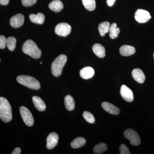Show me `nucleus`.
Masks as SVG:
<instances>
[{"instance_id":"7","label":"nucleus","mask_w":154,"mask_h":154,"mask_svg":"<svg viewBox=\"0 0 154 154\" xmlns=\"http://www.w3.org/2000/svg\"><path fill=\"white\" fill-rule=\"evenodd\" d=\"M71 26L69 24L63 22L56 25L54 31L59 36H66L71 33Z\"/></svg>"},{"instance_id":"31","label":"nucleus","mask_w":154,"mask_h":154,"mask_svg":"<svg viewBox=\"0 0 154 154\" xmlns=\"http://www.w3.org/2000/svg\"><path fill=\"white\" fill-rule=\"evenodd\" d=\"M21 152V149L20 148L17 147L14 149L12 152V154H20Z\"/></svg>"},{"instance_id":"2","label":"nucleus","mask_w":154,"mask_h":154,"mask_svg":"<svg viewBox=\"0 0 154 154\" xmlns=\"http://www.w3.org/2000/svg\"><path fill=\"white\" fill-rule=\"evenodd\" d=\"M12 116V108L9 101L4 97L0 98V118L4 122L11 121Z\"/></svg>"},{"instance_id":"12","label":"nucleus","mask_w":154,"mask_h":154,"mask_svg":"<svg viewBox=\"0 0 154 154\" xmlns=\"http://www.w3.org/2000/svg\"><path fill=\"white\" fill-rule=\"evenodd\" d=\"M102 108L105 111L113 115H118L120 110L116 106L108 102H103L102 104Z\"/></svg>"},{"instance_id":"18","label":"nucleus","mask_w":154,"mask_h":154,"mask_svg":"<svg viewBox=\"0 0 154 154\" xmlns=\"http://www.w3.org/2000/svg\"><path fill=\"white\" fill-rule=\"evenodd\" d=\"M93 52L96 56L99 58H103L105 56V48L101 44L96 43L93 45L92 48Z\"/></svg>"},{"instance_id":"20","label":"nucleus","mask_w":154,"mask_h":154,"mask_svg":"<svg viewBox=\"0 0 154 154\" xmlns=\"http://www.w3.org/2000/svg\"><path fill=\"white\" fill-rule=\"evenodd\" d=\"M64 104L66 108L69 111H72L74 109L75 102L73 98L70 95H67L64 99Z\"/></svg>"},{"instance_id":"26","label":"nucleus","mask_w":154,"mask_h":154,"mask_svg":"<svg viewBox=\"0 0 154 154\" xmlns=\"http://www.w3.org/2000/svg\"><path fill=\"white\" fill-rule=\"evenodd\" d=\"M16 38L13 36H10L7 38V46L9 50L13 51L16 48Z\"/></svg>"},{"instance_id":"13","label":"nucleus","mask_w":154,"mask_h":154,"mask_svg":"<svg viewBox=\"0 0 154 154\" xmlns=\"http://www.w3.org/2000/svg\"><path fill=\"white\" fill-rule=\"evenodd\" d=\"M132 76L135 81L140 84H143L145 80V76L143 72L139 69L133 70Z\"/></svg>"},{"instance_id":"6","label":"nucleus","mask_w":154,"mask_h":154,"mask_svg":"<svg viewBox=\"0 0 154 154\" xmlns=\"http://www.w3.org/2000/svg\"><path fill=\"white\" fill-rule=\"evenodd\" d=\"M20 113L23 121L27 126L31 127L34 124V119L33 115L27 107L21 106Z\"/></svg>"},{"instance_id":"24","label":"nucleus","mask_w":154,"mask_h":154,"mask_svg":"<svg viewBox=\"0 0 154 154\" xmlns=\"http://www.w3.org/2000/svg\"><path fill=\"white\" fill-rule=\"evenodd\" d=\"M83 5L88 11H92L96 8L95 0H82Z\"/></svg>"},{"instance_id":"17","label":"nucleus","mask_w":154,"mask_h":154,"mask_svg":"<svg viewBox=\"0 0 154 154\" xmlns=\"http://www.w3.org/2000/svg\"><path fill=\"white\" fill-rule=\"evenodd\" d=\"M29 18L31 22L39 25L43 24L45 20L44 14L41 13H38L37 14H30Z\"/></svg>"},{"instance_id":"14","label":"nucleus","mask_w":154,"mask_h":154,"mask_svg":"<svg viewBox=\"0 0 154 154\" xmlns=\"http://www.w3.org/2000/svg\"><path fill=\"white\" fill-rule=\"evenodd\" d=\"M95 74L94 69L91 67H86L80 70V75L84 79H88L94 76Z\"/></svg>"},{"instance_id":"4","label":"nucleus","mask_w":154,"mask_h":154,"mask_svg":"<svg viewBox=\"0 0 154 154\" xmlns=\"http://www.w3.org/2000/svg\"><path fill=\"white\" fill-rule=\"evenodd\" d=\"M17 80L19 84L32 90H37L40 88V83L35 78L27 75L18 76Z\"/></svg>"},{"instance_id":"32","label":"nucleus","mask_w":154,"mask_h":154,"mask_svg":"<svg viewBox=\"0 0 154 154\" xmlns=\"http://www.w3.org/2000/svg\"><path fill=\"white\" fill-rule=\"evenodd\" d=\"M116 0H107V5L109 7H112L114 5Z\"/></svg>"},{"instance_id":"5","label":"nucleus","mask_w":154,"mask_h":154,"mask_svg":"<svg viewBox=\"0 0 154 154\" xmlns=\"http://www.w3.org/2000/svg\"><path fill=\"white\" fill-rule=\"evenodd\" d=\"M124 136L130 141L131 145L137 146L140 144L141 141L139 135L133 129L128 128L125 130L124 131Z\"/></svg>"},{"instance_id":"34","label":"nucleus","mask_w":154,"mask_h":154,"mask_svg":"<svg viewBox=\"0 0 154 154\" xmlns=\"http://www.w3.org/2000/svg\"><path fill=\"white\" fill-rule=\"evenodd\" d=\"M40 64H42V62H40Z\"/></svg>"},{"instance_id":"33","label":"nucleus","mask_w":154,"mask_h":154,"mask_svg":"<svg viewBox=\"0 0 154 154\" xmlns=\"http://www.w3.org/2000/svg\"><path fill=\"white\" fill-rule=\"evenodd\" d=\"M9 2V0H0V4L2 5H6Z\"/></svg>"},{"instance_id":"9","label":"nucleus","mask_w":154,"mask_h":154,"mask_svg":"<svg viewBox=\"0 0 154 154\" xmlns=\"http://www.w3.org/2000/svg\"><path fill=\"white\" fill-rule=\"evenodd\" d=\"M120 94L122 98L126 102H131L133 101L134 95L132 91L125 85L121 86Z\"/></svg>"},{"instance_id":"29","label":"nucleus","mask_w":154,"mask_h":154,"mask_svg":"<svg viewBox=\"0 0 154 154\" xmlns=\"http://www.w3.org/2000/svg\"><path fill=\"white\" fill-rule=\"evenodd\" d=\"M37 2V0H22V3L25 7H30L34 5Z\"/></svg>"},{"instance_id":"21","label":"nucleus","mask_w":154,"mask_h":154,"mask_svg":"<svg viewBox=\"0 0 154 154\" xmlns=\"http://www.w3.org/2000/svg\"><path fill=\"white\" fill-rule=\"evenodd\" d=\"M110 25L108 22H104L100 23L98 27L99 34L101 36H104L106 33L109 32Z\"/></svg>"},{"instance_id":"30","label":"nucleus","mask_w":154,"mask_h":154,"mask_svg":"<svg viewBox=\"0 0 154 154\" xmlns=\"http://www.w3.org/2000/svg\"><path fill=\"white\" fill-rule=\"evenodd\" d=\"M7 38L5 36L1 35L0 36V48L4 49L7 46Z\"/></svg>"},{"instance_id":"23","label":"nucleus","mask_w":154,"mask_h":154,"mask_svg":"<svg viewBox=\"0 0 154 154\" xmlns=\"http://www.w3.org/2000/svg\"><path fill=\"white\" fill-rule=\"evenodd\" d=\"M120 29L119 28H117V24L116 23H113L110 25L109 30V36L110 38L114 39L117 38Z\"/></svg>"},{"instance_id":"35","label":"nucleus","mask_w":154,"mask_h":154,"mask_svg":"<svg viewBox=\"0 0 154 154\" xmlns=\"http://www.w3.org/2000/svg\"><path fill=\"white\" fill-rule=\"evenodd\" d=\"M153 56H154V54H153Z\"/></svg>"},{"instance_id":"27","label":"nucleus","mask_w":154,"mask_h":154,"mask_svg":"<svg viewBox=\"0 0 154 154\" xmlns=\"http://www.w3.org/2000/svg\"><path fill=\"white\" fill-rule=\"evenodd\" d=\"M83 116L84 119L87 122L90 123H94L95 122V117H94V115L89 111H84L83 113Z\"/></svg>"},{"instance_id":"10","label":"nucleus","mask_w":154,"mask_h":154,"mask_svg":"<svg viewBox=\"0 0 154 154\" xmlns=\"http://www.w3.org/2000/svg\"><path fill=\"white\" fill-rule=\"evenodd\" d=\"M25 17L22 14H17L11 17L10 20V24L12 27L18 28L21 27L24 24Z\"/></svg>"},{"instance_id":"1","label":"nucleus","mask_w":154,"mask_h":154,"mask_svg":"<svg viewBox=\"0 0 154 154\" xmlns=\"http://www.w3.org/2000/svg\"><path fill=\"white\" fill-rule=\"evenodd\" d=\"M22 50L25 54H28L34 59H38L42 54L41 50L38 48L34 41L28 39L22 45Z\"/></svg>"},{"instance_id":"28","label":"nucleus","mask_w":154,"mask_h":154,"mask_svg":"<svg viewBox=\"0 0 154 154\" xmlns=\"http://www.w3.org/2000/svg\"><path fill=\"white\" fill-rule=\"evenodd\" d=\"M119 152L120 154H131L129 149L125 144H121L119 147Z\"/></svg>"},{"instance_id":"16","label":"nucleus","mask_w":154,"mask_h":154,"mask_svg":"<svg viewBox=\"0 0 154 154\" xmlns=\"http://www.w3.org/2000/svg\"><path fill=\"white\" fill-rule=\"evenodd\" d=\"M32 101L35 107L40 111H43L46 109V105L44 101L37 96H33Z\"/></svg>"},{"instance_id":"19","label":"nucleus","mask_w":154,"mask_h":154,"mask_svg":"<svg viewBox=\"0 0 154 154\" xmlns=\"http://www.w3.org/2000/svg\"><path fill=\"white\" fill-rule=\"evenodd\" d=\"M48 7L51 11L58 13L63 8V5L60 0H53L50 3Z\"/></svg>"},{"instance_id":"25","label":"nucleus","mask_w":154,"mask_h":154,"mask_svg":"<svg viewBox=\"0 0 154 154\" xmlns=\"http://www.w3.org/2000/svg\"><path fill=\"white\" fill-rule=\"evenodd\" d=\"M107 149V146L106 144L101 143L97 144L94 146V152L95 154H102L106 151Z\"/></svg>"},{"instance_id":"15","label":"nucleus","mask_w":154,"mask_h":154,"mask_svg":"<svg viewBox=\"0 0 154 154\" xmlns=\"http://www.w3.org/2000/svg\"><path fill=\"white\" fill-rule=\"evenodd\" d=\"M135 49L133 46L129 45H123L120 47L119 52L123 56H129L134 54Z\"/></svg>"},{"instance_id":"3","label":"nucleus","mask_w":154,"mask_h":154,"mask_svg":"<svg viewBox=\"0 0 154 154\" xmlns=\"http://www.w3.org/2000/svg\"><path fill=\"white\" fill-rule=\"evenodd\" d=\"M66 56L61 54L58 56L53 62L51 64V71L54 76H60L62 72L63 69L67 61Z\"/></svg>"},{"instance_id":"8","label":"nucleus","mask_w":154,"mask_h":154,"mask_svg":"<svg viewBox=\"0 0 154 154\" xmlns=\"http://www.w3.org/2000/svg\"><path fill=\"white\" fill-rule=\"evenodd\" d=\"M134 17L139 23H144L148 21L151 18V16L148 11L139 9L135 13Z\"/></svg>"},{"instance_id":"11","label":"nucleus","mask_w":154,"mask_h":154,"mask_svg":"<svg viewBox=\"0 0 154 154\" xmlns=\"http://www.w3.org/2000/svg\"><path fill=\"white\" fill-rule=\"evenodd\" d=\"M59 136L56 132L51 133L47 138L46 147L48 149H53L57 145Z\"/></svg>"},{"instance_id":"22","label":"nucleus","mask_w":154,"mask_h":154,"mask_svg":"<svg viewBox=\"0 0 154 154\" xmlns=\"http://www.w3.org/2000/svg\"><path fill=\"white\" fill-rule=\"evenodd\" d=\"M86 143V140L85 138L79 137L75 139L71 143V146L74 149L79 148L83 146Z\"/></svg>"}]
</instances>
